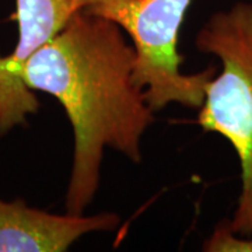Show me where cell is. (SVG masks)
<instances>
[{"label": "cell", "instance_id": "obj_6", "mask_svg": "<svg viewBox=\"0 0 252 252\" xmlns=\"http://www.w3.org/2000/svg\"><path fill=\"white\" fill-rule=\"evenodd\" d=\"M203 251L238 252L252 251V234L238 235L231 233L224 223L219 224L203 244Z\"/></svg>", "mask_w": 252, "mask_h": 252}, {"label": "cell", "instance_id": "obj_1", "mask_svg": "<svg viewBox=\"0 0 252 252\" xmlns=\"http://www.w3.org/2000/svg\"><path fill=\"white\" fill-rule=\"evenodd\" d=\"M135 58L129 36L115 21L80 10L18 73L24 90L52 95L72 125L67 213L83 215L91 205L105 149L142 160V139L156 112L135 80Z\"/></svg>", "mask_w": 252, "mask_h": 252}, {"label": "cell", "instance_id": "obj_5", "mask_svg": "<svg viewBox=\"0 0 252 252\" xmlns=\"http://www.w3.org/2000/svg\"><path fill=\"white\" fill-rule=\"evenodd\" d=\"M119 224V216L55 215L27 205L23 199H0V252H64L81 237L111 231Z\"/></svg>", "mask_w": 252, "mask_h": 252}, {"label": "cell", "instance_id": "obj_4", "mask_svg": "<svg viewBox=\"0 0 252 252\" xmlns=\"http://www.w3.org/2000/svg\"><path fill=\"white\" fill-rule=\"evenodd\" d=\"M95 0H16L13 20L18 38L13 51L0 55V136L17 126L27 125L39 102L34 91L24 90L18 73L24 63L58 35L74 14Z\"/></svg>", "mask_w": 252, "mask_h": 252}, {"label": "cell", "instance_id": "obj_2", "mask_svg": "<svg viewBox=\"0 0 252 252\" xmlns=\"http://www.w3.org/2000/svg\"><path fill=\"white\" fill-rule=\"evenodd\" d=\"M196 49L220 61L209 80L196 124L224 137L241 167V193L233 219L225 221L238 235L252 234V4L238 1L217 11L199 30Z\"/></svg>", "mask_w": 252, "mask_h": 252}, {"label": "cell", "instance_id": "obj_3", "mask_svg": "<svg viewBox=\"0 0 252 252\" xmlns=\"http://www.w3.org/2000/svg\"><path fill=\"white\" fill-rule=\"evenodd\" d=\"M193 0H95L87 11L115 21L135 49L136 83L154 112L170 104L199 108L217 72L184 73L180 31Z\"/></svg>", "mask_w": 252, "mask_h": 252}]
</instances>
